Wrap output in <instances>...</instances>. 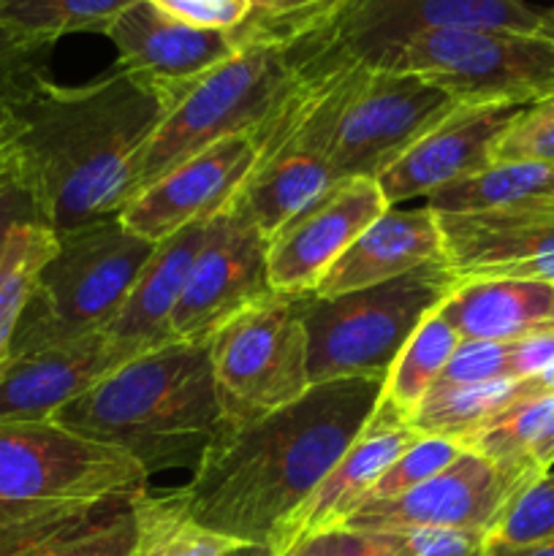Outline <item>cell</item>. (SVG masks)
<instances>
[{
  "mask_svg": "<svg viewBox=\"0 0 554 556\" xmlns=\"http://www.w3.org/2000/svg\"><path fill=\"white\" fill-rule=\"evenodd\" d=\"M380 396L383 380L310 386L282 410L217 434L174 494L199 525L275 556L299 510L364 432Z\"/></svg>",
  "mask_w": 554,
  "mask_h": 556,
  "instance_id": "1",
  "label": "cell"
},
{
  "mask_svg": "<svg viewBox=\"0 0 554 556\" xmlns=\"http://www.w3.org/2000/svg\"><path fill=\"white\" fill-rule=\"evenodd\" d=\"M9 106L20 119L16 182L54 233L123 212L141 152L168 112L152 87L119 65L76 87L47 76Z\"/></svg>",
  "mask_w": 554,
  "mask_h": 556,
  "instance_id": "2",
  "label": "cell"
},
{
  "mask_svg": "<svg viewBox=\"0 0 554 556\" xmlns=\"http://www.w3.org/2000/svg\"><path fill=\"white\" fill-rule=\"evenodd\" d=\"M68 432L112 445L147 476L196 470L223 432L206 342H172L112 369L54 416Z\"/></svg>",
  "mask_w": 554,
  "mask_h": 556,
  "instance_id": "3",
  "label": "cell"
},
{
  "mask_svg": "<svg viewBox=\"0 0 554 556\" xmlns=\"http://www.w3.org/2000/svg\"><path fill=\"white\" fill-rule=\"evenodd\" d=\"M152 253L155 244L130 231L119 215L58 233V250L38 271L11 356L103 334Z\"/></svg>",
  "mask_w": 554,
  "mask_h": 556,
  "instance_id": "4",
  "label": "cell"
},
{
  "mask_svg": "<svg viewBox=\"0 0 554 556\" xmlns=\"http://www.w3.org/2000/svg\"><path fill=\"white\" fill-rule=\"evenodd\" d=\"M454 286L443 261H435L411 275L342 296H299L310 386L345 378L386 380L418 324L443 304Z\"/></svg>",
  "mask_w": 554,
  "mask_h": 556,
  "instance_id": "5",
  "label": "cell"
},
{
  "mask_svg": "<svg viewBox=\"0 0 554 556\" xmlns=\"http://www.w3.org/2000/svg\"><path fill=\"white\" fill-rule=\"evenodd\" d=\"M147 486L139 462L112 445L54 421L0 424V532Z\"/></svg>",
  "mask_w": 554,
  "mask_h": 556,
  "instance_id": "6",
  "label": "cell"
},
{
  "mask_svg": "<svg viewBox=\"0 0 554 556\" xmlns=\"http://www.w3.org/2000/svg\"><path fill=\"white\" fill-rule=\"evenodd\" d=\"M299 65V47H237L231 58L206 71L172 103L147 141L134 195L215 141L237 134L253 136L297 79Z\"/></svg>",
  "mask_w": 554,
  "mask_h": 556,
  "instance_id": "7",
  "label": "cell"
},
{
  "mask_svg": "<svg viewBox=\"0 0 554 556\" xmlns=\"http://www.w3.org/2000/svg\"><path fill=\"white\" fill-rule=\"evenodd\" d=\"M373 65L418 76L467 106H530L554 92V41L527 33H421Z\"/></svg>",
  "mask_w": 554,
  "mask_h": 556,
  "instance_id": "8",
  "label": "cell"
},
{
  "mask_svg": "<svg viewBox=\"0 0 554 556\" xmlns=\"http://www.w3.org/2000/svg\"><path fill=\"white\" fill-rule=\"evenodd\" d=\"M206 345L223 432L261 421L310 391L299 296L261 299L215 331Z\"/></svg>",
  "mask_w": 554,
  "mask_h": 556,
  "instance_id": "9",
  "label": "cell"
},
{
  "mask_svg": "<svg viewBox=\"0 0 554 556\" xmlns=\"http://www.w3.org/2000/svg\"><path fill=\"white\" fill-rule=\"evenodd\" d=\"M454 106L449 92L418 76L345 58L331 92L326 150L337 179H378Z\"/></svg>",
  "mask_w": 554,
  "mask_h": 556,
  "instance_id": "10",
  "label": "cell"
},
{
  "mask_svg": "<svg viewBox=\"0 0 554 556\" xmlns=\"http://www.w3.org/2000/svg\"><path fill=\"white\" fill-rule=\"evenodd\" d=\"M554 11L527 0H345L313 38L320 52L373 65L400 43L432 30H511L546 36Z\"/></svg>",
  "mask_w": 554,
  "mask_h": 556,
  "instance_id": "11",
  "label": "cell"
},
{
  "mask_svg": "<svg viewBox=\"0 0 554 556\" xmlns=\"http://www.w3.org/2000/svg\"><path fill=\"white\" fill-rule=\"evenodd\" d=\"M272 293L266 237L234 199L206 226L172 315L174 342H210L228 320Z\"/></svg>",
  "mask_w": 554,
  "mask_h": 556,
  "instance_id": "12",
  "label": "cell"
},
{
  "mask_svg": "<svg viewBox=\"0 0 554 556\" xmlns=\"http://www.w3.org/2000/svg\"><path fill=\"white\" fill-rule=\"evenodd\" d=\"M541 472L489 462L462 451L445 470L411 489L402 497L367 503L345 519V530L402 532V530H473L494 527L505 505L525 483Z\"/></svg>",
  "mask_w": 554,
  "mask_h": 556,
  "instance_id": "13",
  "label": "cell"
},
{
  "mask_svg": "<svg viewBox=\"0 0 554 556\" xmlns=\"http://www.w3.org/2000/svg\"><path fill=\"white\" fill-rule=\"evenodd\" d=\"M389 210L378 182L337 179L266 242L269 286L282 296L313 293L342 253Z\"/></svg>",
  "mask_w": 554,
  "mask_h": 556,
  "instance_id": "14",
  "label": "cell"
},
{
  "mask_svg": "<svg viewBox=\"0 0 554 556\" xmlns=\"http://www.w3.org/2000/svg\"><path fill=\"white\" fill-rule=\"evenodd\" d=\"M253 166V136H226L141 188L119 217L141 239L161 244L193 223L221 215L244 188Z\"/></svg>",
  "mask_w": 554,
  "mask_h": 556,
  "instance_id": "15",
  "label": "cell"
},
{
  "mask_svg": "<svg viewBox=\"0 0 554 556\" xmlns=\"http://www.w3.org/2000/svg\"><path fill=\"white\" fill-rule=\"evenodd\" d=\"M521 109L456 103L375 179L386 204L429 199L492 166L494 144Z\"/></svg>",
  "mask_w": 554,
  "mask_h": 556,
  "instance_id": "16",
  "label": "cell"
},
{
  "mask_svg": "<svg viewBox=\"0 0 554 556\" xmlns=\"http://www.w3.org/2000/svg\"><path fill=\"white\" fill-rule=\"evenodd\" d=\"M117 49V65L172 103L196 79L237 52L228 33L199 30L161 14L144 0L123 11L103 33Z\"/></svg>",
  "mask_w": 554,
  "mask_h": 556,
  "instance_id": "17",
  "label": "cell"
},
{
  "mask_svg": "<svg viewBox=\"0 0 554 556\" xmlns=\"http://www.w3.org/2000/svg\"><path fill=\"white\" fill-rule=\"evenodd\" d=\"M443 264L456 282L527 280L554 286V215H438Z\"/></svg>",
  "mask_w": 554,
  "mask_h": 556,
  "instance_id": "18",
  "label": "cell"
},
{
  "mask_svg": "<svg viewBox=\"0 0 554 556\" xmlns=\"http://www.w3.org/2000/svg\"><path fill=\"white\" fill-rule=\"evenodd\" d=\"M418 438L421 434L413 429V424L405 416H400L386 402H380L378 410L373 413L369 424L364 427V432L353 440L345 456L331 467L324 483L315 489L307 505L291 521L275 556H286L293 546H299L307 538L345 525L348 516L362 508V503L373 492V486L383 476L386 467L407 445L416 443Z\"/></svg>",
  "mask_w": 554,
  "mask_h": 556,
  "instance_id": "19",
  "label": "cell"
},
{
  "mask_svg": "<svg viewBox=\"0 0 554 556\" xmlns=\"http://www.w3.org/2000/svg\"><path fill=\"white\" fill-rule=\"evenodd\" d=\"M112 369L117 364L103 334L14 353L0 369V424L54 421Z\"/></svg>",
  "mask_w": 554,
  "mask_h": 556,
  "instance_id": "20",
  "label": "cell"
},
{
  "mask_svg": "<svg viewBox=\"0 0 554 556\" xmlns=\"http://www.w3.org/2000/svg\"><path fill=\"white\" fill-rule=\"evenodd\" d=\"M206 226L210 220L193 223L166 242L155 244V253L144 264L119 313L103 329V342L117 367L174 342L172 315L185 291L196 253L204 242Z\"/></svg>",
  "mask_w": 554,
  "mask_h": 556,
  "instance_id": "21",
  "label": "cell"
},
{
  "mask_svg": "<svg viewBox=\"0 0 554 556\" xmlns=\"http://www.w3.org/2000/svg\"><path fill=\"white\" fill-rule=\"evenodd\" d=\"M435 261H443V231H440L438 212L429 206L407 212L389 206L320 277L313 293L320 299L342 296L411 275Z\"/></svg>",
  "mask_w": 554,
  "mask_h": 556,
  "instance_id": "22",
  "label": "cell"
},
{
  "mask_svg": "<svg viewBox=\"0 0 554 556\" xmlns=\"http://www.w3.org/2000/svg\"><path fill=\"white\" fill-rule=\"evenodd\" d=\"M136 494L47 516L0 532V556H136Z\"/></svg>",
  "mask_w": 554,
  "mask_h": 556,
  "instance_id": "23",
  "label": "cell"
},
{
  "mask_svg": "<svg viewBox=\"0 0 554 556\" xmlns=\"http://www.w3.org/2000/svg\"><path fill=\"white\" fill-rule=\"evenodd\" d=\"M459 340L511 342L549 329L552 282L467 280L438 307Z\"/></svg>",
  "mask_w": 554,
  "mask_h": 556,
  "instance_id": "24",
  "label": "cell"
},
{
  "mask_svg": "<svg viewBox=\"0 0 554 556\" xmlns=\"http://www.w3.org/2000/svg\"><path fill=\"white\" fill-rule=\"evenodd\" d=\"M335 182V168L318 152L291 144L255 147V166L237 201L269 242L275 231Z\"/></svg>",
  "mask_w": 554,
  "mask_h": 556,
  "instance_id": "25",
  "label": "cell"
},
{
  "mask_svg": "<svg viewBox=\"0 0 554 556\" xmlns=\"http://www.w3.org/2000/svg\"><path fill=\"white\" fill-rule=\"evenodd\" d=\"M427 206L438 215H470V212L554 215V166L492 163L481 174H473L429 195Z\"/></svg>",
  "mask_w": 554,
  "mask_h": 556,
  "instance_id": "26",
  "label": "cell"
},
{
  "mask_svg": "<svg viewBox=\"0 0 554 556\" xmlns=\"http://www.w3.org/2000/svg\"><path fill=\"white\" fill-rule=\"evenodd\" d=\"M134 505L139 521L136 556H269L190 519L174 492H152L147 486L136 494Z\"/></svg>",
  "mask_w": 554,
  "mask_h": 556,
  "instance_id": "27",
  "label": "cell"
},
{
  "mask_svg": "<svg viewBox=\"0 0 554 556\" xmlns=\"http://www.w3.org/2000/svg\"><path fill=\"white\" fill-rule=\"evenodd\" d=\"M527 394H538L532 380H492L476 386H432L411 416L413 429L427 438L462 440L489 416L514 405Z\"/></svg>",
  "mask_w": 554,
  "mask_h": 556,
  "instance_id": "28",
  "label": "cell"
},
{
  "mask_svg": "<svg viewBox=\"0 0 554 556\" xmlns=\"http://www.w3.org/2000/svg\"><path fill=\"white\" fill-rule=\"evenodd\" d=\"M136 0H0V27L22 43L52 49L74 33H106Z\"/></svg>",
  "mask_w": 554,
  "mask_h": 556,
  "instance_id": "29",
  "label": "cell"
},
{
  "mask_svg": "<svg viewBox=\"0 0 554 556\" xmlns=\"http://www.w3.org/2000/svg\"><path fill=\"white\" fill-rule=\"evenodd\" d=\"M456 345H459V337H456V331L445 324V318L435 307L418 324V329L413 331L411 340L405 342L400 356L391 364L389 375L383 380L380 402H386L391 410H396L411 421V416L421 405L424 396L440 380Z\"/></svg>",
  "mask_w": 554,
  "mask_h": 556,
  "instance_id": "30",
  "label": "cell"
},
{
  "mask_svg": "<svg viewBox=\"0 0 554 556\" xmlns=\"http://www.w3.org/2000/svg\"><path fill=\"white\" fill-rule=\"evenodd\" d=\"M58 250V233L38 217L16 223L0 261V369L11 358L22 313L30 302L38 271Z\"/></svg>",
  "mask_w": 554,
  "mask_h": 556,
  "instance_id": "31",
  "label": "cell"
},
{
  "mask_svg": "<svg viewBox=\"0 0 554 556\" xmlns=\"http://www.w3.org/2000/svg\"><path fill=\"white\" fill-rule=\"evenodd\" d=\"M554 427V394H527L514 405L489 416L478 429L462 440V451L487 456L489 462L508 467L530 465V454ZM538 472V470H536Z\"/></svg>",
  "mask_w": 554,
  "mask_h": 556,
  "instance_id": "32",
  "label": "cell"
},
{
  "mask_svg": "<svg viewBox=\"0 0 554 556\" xmlns=\"http://www.w3.org/2000/svg\"><path fill=\"white\" fill-rule=\"evenodd\" d=\"M489 543L530 546L554 541V472L546 470L514 494L489 530Z\"/></svg>",
  "mask_w": 554,
  "mask_h": 556,
  "instance_id": "33",
  "label": "cell"
},
{
  "mask_svg": "<svg viewBox=\"0 0 554 556\" xmlns=\"http://www.w3.org/2000/svg\"><path fill=\"white\" fill-rule=\"evenodd\" d=\"M459 454L462 445L454 443V440L427 438V434H421L416 443L407 445V448L386 467V472L378 478V483H375L373 492L367 494V500H364L362 505L402 497L405 492L421 486L424 481H429V478L438 476L440 470H445Z\"/></svg>",
  "mask_w": 554,
  "mask_h": 556,
  "instance_id": "34",
  "label": "cell"
},
{
  "mask_svg": "<svg viewBox=\"0 0 554 556\" xmlns=\"http://www.w3.org/2000/svg\"><path fill=\"white\" fill-rule=\"evenodd\" d=\"M492 163H549L554 166V92L516 114L492 150Z\"/></svg>",
  "mask_w": 554,
  "mask_h": 556,
  "instance_id": "35",
  "label": "cell"
},
{
  "mask_svg": "<svg viewBox=\"0 0 554 556\" xmlns=\"http://www.w3.org/2000/svg\"><path fill=\"white\" fill-rule=\"evenodd\" d=\"M492 380H511L508 342L459 340L435 386H476Z\"/></svg>",
  "mask_w": 554,
  "mask_h": 556,
  "instance_id": "36",
  "label": "cell"
},
{
  "mask_svg": "<svg viewBox=\"0 0 554 556\" xmlns=\"http://www.w3.org/2000/svg\"><path fill=\"white\" fill-rule=\"evenodd\" d=\"M394 556H487V532L473 530H402L380 532Z\"/></svg>",
  "mask_w": 554,
  "mask_h": 556,
  "instance_id": "37",
  "label": "cell"
},
{
  "mask_svg": "<svg viewBox=\"0 0 554 556\" xmlns=\"http://www.w3.org/2000/svg\"><path fill=\"white\" fill-rule=\"evenodd\" d=\"M47 49H36L22 43L0 27V98L5 103H16L25 98L38 81L49 76Z\"/></svg>",
  "mask_w": 554,
  "mask_h": 556,
  "instance_id": "38",
  "label": "cell"
},
{
  "mask_svg": "<svg viewBox=\"0 0 554 556\" xmlns=\"http://www.w3.org/2000/svg\"><path fill=\"white\" fill-rule=\"evenodd\" d=\"M161 14L199 30L237 33L253 14V0H144Z\"/></svg>",
  "mask_w": 554,
  "mask_h": 556,
  "instance_id": "39",
  "label": "cell"
},
{
  "mask_svg": "<svg viewBox=\"0 0 554 556\" xmlns=\"http://www.w3.org/2000/svg\"><path fill=\"white\" fill-rule=\"evenodd\" d=\"M286 556H394L391 546L380 532H358L337 527V530L318 532Z\"/></svg>",
  "mask_w": 554,
  "mask_h": 556,
  "instance_id": "40",
  "label": "cell"
},
{
  "mask_svg": "<svg viewBox=\"0 0 554 556\" xmlns=\"http://www.w3.org/2000/svg\"><path fill=\"white\" fill-rule=\"evenodd\" d=\"M554 367V329L532 331L508 342L511 380H532Z\"/></svg>",
  "mask_w": 554,
  "mask_h": 556,
  "instance_id": "41",
  "label": "cell"
},
{
  "mask_svg": "<svg viewBox=\"0 0 554 556\" xmlns=\"http://www.w3.org/2000/svg\"><path fill=\"white\" fill-rule=\"evenodd\" d=\"M25 217H38L30 195L20 182L0 185V261H3L5 242H9L11 228Z\"/></svg>",
  "mask_w": 554,
  "mask_h": 556,
  "instance_id": "42",
  "label": "cell"
},
{
  "mask_svg": "<svg viewBox=\"0 0 554 556\" xmlns=\"http://www.w3.org/2000/svg\"><path fill=\"white\" fill-rule=\"evenodd\" d=\"M16 139H20V119L14 109L0 98V185L16 182Z\"/></svg>",
  "mask_w": 554,
  "mask_h": 556,
  "instance_id": "43",
  "label": "cell"
},
{
  "mask_svg": "<svg viewBox=\"0 0 554 556\" xmlns=\"http://www.w3.org/2000/svg\"><path fill=\"white\" fill-rule=\"evenodd\" d=\"M487 556H554V541L530 543V546H505V543H489Z\"/></svg>",
  "mask_w": 554,
  "mask_h": 556,
  "instance_id": "44",
  "label": "cell"
},
{
  "mask_svg": "<svg viewBox=\"0 0 554 556\" xmlns=\"http://www.w3.org/2000/svg\"><path fill=\"white\" fill-rule=\"evenodd\" d=\"M530 465L536 467L538 472L552 470V465H554V427H552V432H549L546 438H543L541 443H538L536 448H532Z\"/></svg>",
  "mask_w": 554,
  "mask_h": 556,
  "instance_id": "45",
  "label": "cell"
},
{
  "mask_svg": "<svg viewBox=\"0 0 554 556\" xmlns=\"http://www.w3.org/2000/svg\"><path fill=\"white\" fill-rule=\"evenodd\" d=\"M532 386H536L538 394H554V367L538 375V378H532Z\"/></svg>",
  "mask_w": 554,
  "mask_h": 556,
  "instance_id": "46",
  "label": "cell"
},
{
  "mask_svg": "<svg viewBox=\"0 0 554 556\" xmlns=\"http://www.w3.org/2000/svg\"><path fill=\"white\" fill-rule=\"evenodd\" d=\"M275 5H277V0H253V14H250V20H253V16L266 14V11H272Z\"/></svg>",
  "mask_w": 554,
  "mask_h": 556,
  "instance_id": "47",
  "label": "cell"
},
{
  "mask_svg": "<svg viewBox=\"0 0 554 556\" xmlns=\"http://www.w3.org/2000/svg\"><path fill=\"white\" fill-rule=\"evenodd\" d=\"M549 329H554V286H552V318H549Z\"/></svg>",
  "mask_w": 554,
  "mask_h": 556,
  "instance_id": "48",
  "label": "cell"
},
{
  "mask_svg": "<svg viewBox=\"0 0 554 556\" xmlns=\"http://www.w3.org/2000/svg\"><path fill=\"white\" fill-rule=\"evenodd\" d=\"M554 11V9H552ZM549 38H552V41H554V20H552V30H549Z\"/></svg>",
  "mask_w": 554,
  "mask_h": 556,
  "instance_id": "49",
  "label": "cell"
}]
</instances>
